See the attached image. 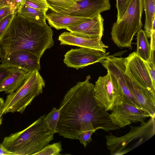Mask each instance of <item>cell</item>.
I'll use <instances>...</instances> for the list:
<instances>
[{"instance_id": "4dcf8cb0", "label": "cell", "mask_w": 155, "mask_h": 155, "mask_svg": "<svg viewBox=\"0 0 155 155\" xmlns=\"http://www.w3.org/2000/svg\"><path fill=\"white\" fill-rule=\"evenodd\" d=\"M13 68H5L0 65V84L11 72Z\"/></svg>"}, {"instance_id": "9c48e42d", "label": "cell", "mask_w": 155, "mask_h": 155, "mask_svg": "<svg viewBox=\"0 0 155 155\" xmlns=\"http://www.w3.org/2000/svg\"><path fill=\"white\" fill-rule=\"evenodd\" d=\"M110 8V0H81L68 8H52L51 10L60 14L91 18Z\"/></svg>"}, {"instance_id": "2e32d148", "label": "cell", "mask_w": 155, "mask_h": 155, "mask_svg": "<svg viewBox=\"0 0 155 155\" xmlns=\"http://www.w3.org/2000/svg\"><path fill=\"white\" fill-rule=\"evenodd\" d=\"M61 45L76 46L87 48L106 52L108 47L104 44L101 39L89 38L75 36L71 32H64L58 37Z\"/></svg>"}, {"instance_id": "603a6c76", "label": "cell", "mask_w": 155, "mask_h": 155, "mask_svg": "<svg viewBox=\"0 0 155 155\" xmlns=\"http://www.w3.org/2000/svg\"><path fill=\"white\" fill-rule=\"evenodd\" d=\"M62 150L61 143L59 142L47 145L34 155H60Z\"/></svg>"}, {"instance_id": "f1b7e54d", "label": "cell", "mask_w": 155, "mask_h": 155, "mask_svg": "<svg viewBox=\"0 0 155 155\" xmlns=\"http://www.w3.org/2000/svg\"><path fill=\"white\" fill-rule=\"evenodd\" d=\"M16 13L11 14L0 20V40L4 31Z\"/></svg>"}, {"instance_id": "83f0119b", "label": "cell", "mask_w": 155, "mask_h": 155, "mask_svg": "<svg viewBox=\"0 0 155 155\" xmlns=\"http://www.w3.org/2000/svg\"><path fill=\"white\" fill-rule=\"evenodd\" d=\"M95 131V130H90L84 131L78 136L76 139L79 140L80 143L84 147H86L87 143L92 141V135Z\"/></svg>"}, {"instance_id": "8992f818", "label": "cell", "mask_w": 155, "mask_h": 155, "mask_svg": "<svg viewBox=\"0 0 155 155\" xmlns=\"http://www.w3.org/2000/svg\"><path fill=\"white\" fill-rule=\"evenodd\" d=\"M126 135L118 137L113 135L105 136L107 149L111 155H122L140 145L155 134V117H150L139 126H130Z\"/></svg>"}, {"instance_id": "d6a6232c", "label": "cell", "mask_w": 155, "mask_h": 155, "mask_svg": "<svg viewBox=\"0 0 155 155\" xmlns=\"http://www.w3.org/2000/svg\"><path fill=\"white\" fill-rule=\"evenodd\" d=\"M23 1V0H15V6L17 10L22 3Z\"/></svg>"}, {"instance_id": "7402d4cb", "label": "cell", "mask_w": 155, "mask_h": 155, "mask_svg": "<svg viewBox=\"0 0 155 155\" xmlns=\"http://www.w3.org/2000/svg\"><path fill=\"white\" fill-rule=\"evenodd\" d=\"M60 116V109L54 107L45 117L44 122L46 125L53 134L57 133L56 127Z\"/></svg>"}, {"instance_id": "7a4b0ae2", "label": "cell", "mask_w": 155, "mask_h": 155, "mask_svg": "<svg viewBox=\"0 0 155 155\" xmlns=\"http://www.w3.org/2000/svg\"><path fill=\"white\" fill-rule=\"evenodd\" d=\"M53 31L47 23L43 26L32 22L17 12L0 40V58L2 61L11 53L29 51L40 58L54 44Z\"/></svg>"}, {"instance_id": "f546056e", "label": "cell", "mask_w": 155, "mask_h": 155, "mask_svg": "<svg viewBox=\"0 0 155 155\" xmlns=\"http://www.w3.org/2000/svg\"><path fill=\"white\" fill-rule=\"evenodd\" d=\"M17 12V11L11 6H7L0 8V20L7 16Z\"/></svg>"}, {"instance_id": "9a60e30c", "label": "cell", "mask_w": 155, "mask_h": 155, "mask_svg": "<svg viewBox=\"0 0 155 155\" xmlns=\"http://www.w3.org/2000/svg\"><path fill=\"white\" fill-rule=\"evenodd\" d=\"M104 19L101 14L77 25L66 29L78 36L101 39L104 31Z\"/></svg>"}, {"instance_id": "ac0fdd59", "label": "cell", "mask_w": 155, "mask_h": 155, "mask_svg": "<svg viewBox=\"0 0 155 155\" xmlns=\"http://www.w3.org/2000/svg\"><path fill=\"white\" fill-rule=\"evenodd\" d=\"M46 18L50 26L58 30L77 25L90 18L53 12L46 14Z\"/></svg>"}, {"instance_id": "ba28073f", "label": "cell", "mask_w": 155, "mask_h": 155, "mask_svg": "<svg viewBox=\"0 0 155 155\" xmlns=\"http://www.w3.org/2000/svg\"><path fill=\"white\" fill-rule=\"evenodd\" d=\"M127 61V57L118 58L109 55L100 63L117 80L122 91L123 102L142 109L128 88L123 76L124 72L126 69Z\"/></svg>"}, {"instance_id": "30bf717a", "label": "cell", "mask_w": 155, "mask_h": 155, "mask_svg": "<svg viewBox=\"0 0 155 155\" xmlns=\"http://www.w3.org/2000/svg\"><path fill=\"white\" fill-rule=\"evenodd\" d=\"M109 52H104L87 48L72 49L64 55V62L68 67L78 70L100 62L106 58L109 55Z\"/></svg>"}, {"instance_id": "ffe728a7", "label": "cell", "mask_w": 155, "mask_h": 155, "mask_svg": "<svg viewBox=\"0 0 155 155\" xmlns=\"http://www.w3.org/2000/svg\"><path fill=\"white\" fill-rule=\"evenodd\" d=\"M143 0L146 15L144 31L147 37L150 38L155 30V0Z\"/></svg>"}, {"instance_id": "d4e9b609", "label": "cell", "mask_w": 155, "mask_h": 155, "mask_svg": "<svg viewBox=\"0 0 155 155\" xmlns=\"http://www.w3.org/2000/svg\"><path fill=\"white\" fill-rule=\"evenodd\" d=\"M22 4L31 8L46 12L50 8L46 0H23Z\"/></svg>"}, {"instance_id": "e575fe53", "label": "cell", "mask_w": 155, "mask_h": 155, "mask_svg": "<svg viewBox=\"0 0 155 155\" xmlns=\"http://www.w3.org/2000/svg\"><path fill=\"white\" fill-rule=\"evenodd\" d=\"M2 116H1V115L0 114V126L2 124Z\"/></svg>"}, {"instance_id": "4fadbf2b", "label": "cell", "mask_w": 155, "mask_h": 155, "mask_svg": "<svg viewBox=\"0 0 155 155\" xmlns=\"http://www.w3.org/2000/svg\"><path fill=\"white\" fill-rule=\"evenodd\" d=\"M40 58L29 51H21L8 55L0 65L5 68L16 67L31 72L36 70L39 71Z\"/></svg>"}, {"instance_id": "7c38bea8", "label": "cell", "mask_w": 155, "mask_h": 155, "mask_svg": "<svg viewBox=\"0 0 155 155\" xmlns=\"http://www.w3.org/2000/svg\"><path fill=\"white\" fill-rule=\"evenodd\" d=\"M126 72L136 82L155 94L153 83L144 61L134 52L127 57Z\"/></svg>"}, {"instance_id": "4316f807", "label": "cell", "mask_w": 155, "mask_h": 155, "mask_svg": "<svg viewBox=\"0 0 155 155\" xmlns=\"http://www.w3.org/2000/svg\"><path fill=\"white\" fill-rule=\"evenodd\" d=\"M154 51L151 50L150 58L147 61H144L153 83L155 86V66L154 64Z\"/></svg>"}, {"instance_id": "d6986e66", "label": "cell", "mask_w": 155, "mask_h": 155, "mask_svg": "<svg viewBox=\"0 0 155 155\" xmlns=\"http://www.w3.org/2000/svg\"><path fill=\"white\" fill-rule=\"evenodd\" d=\"M46 12L31 8L23 4H21L17 11L18 14L22 17L41 26L46 23Z\"/></svg>"}, {"instance_id": "1f68e13d", "label": "cell", "mask_w": 155, "mask_h": 155, "mask_svg": "<svg viewBox=\"0 0 155 155\" xmlns=\"http://www.w3.org/2000/svg\"><path fill=\"white\" fill-rule=\"evenodd\" d=\"M15 155V154L8 151L0 143V155Z\"/></svg>"}, {"instance_id": "44dd1931", "label": "cell", "mask_w": 155, "mask_h": 155, "mask_svg": "<svg viewBox=\"0 0 155 155\" xmlns=\"http://www.w3.org/2000/svg\"><path fill=\"white\" fill-rule=\"evenodd\" d=\"M137 40L136 54L143 61H148L151 56V50L144 30L141 29L137 32Z\"/></svg>"}, {"instance_id": "52a82bcc", "label": "cell", "mask_w": 155, "mask_h": 155, "mask_svg": "<svg viewBox=\"0 0 155 155\" xmlns=\"http://www.w3.org/2000/svg\"><path fill=\"white\" fill-rule=\"evenodd\" d=\"M95 99L107 111L112 110L117 104L123 102L121 89L116 78L107 71V74L100 76L94 87Z\"/></svg>"}, {"instance_id": "484cf974", "label": "cell", "mask_w": 155, "mask_h": 155, "mask_svg": "<svg viewBox=\"0 0 155 155\" xmlns=\"http://www.w3.org/2000/svg\"><path fill=\"white\" fill-rule=\"evenodd\" d=\"M116 7L117 9V20L121 18L129 4L130 0H116Z\"/></svg>"}, {"instance_id": "3957f363", "label": "cell", "mask_w": 155, "mask_h": 155, "mask_svg": "<svg viewBox=\"0 0 155 155\" xmlns=\"http://www.w3.org/2000/svg\"><path fill=\"white\" fill-rule=\"evenodd\" d=\"M45 114L21 131L5 137L2 144L15 155H34L53 139V135L46 125Z\"/></svg>"}, {"instance_id": "5b68a950", "label": "cell", "mask_w": 155, "mask_h": 155, "mask_svg": "<svg viewBox=\"0 0 155 155\" xmlns=\"http://www.w3.org/2000/svg\"><path fill=\"white\" fill-rule=\"evenodd\" d=\"M45 86V82L39 71L31 72L16 91L7 96L1 116L8 112L22 113L34 99L42 93Z\"/></svg>"}, {"instance_id": "836d02e7", "label": "cell", "mask_w": 155, "mask_h": 155, "mask_svg": "<svg viewBox=\"0 0 155 155\" xmlns=\"http://www.w3.org/2000/svg\"><path fill=\"white\" fill-rule=\"evenodd\" d=\"M4 103V101L2 98L0 97V114Z\"/></svg>"}, {"instance_id": "6da1fadb", "label": "cell", "mask_w": 155, "mask_h": 155, "mask_svg": "<svg viewBox=\"0 0 155 155\" xmlns=\"http://www.w3.org/2000/svg\"><path fill=\"white\" fill-rule=\"evenodd\" d=\"M90 79L88 75L71 88L60 103L56 131L64 138L75 139L87 130L109 131L121 128L112 122L109 114L95 99L94 85Z\"/></svg>"}, {"instance_id": "e0dca14e", "label": "cell", "mask_w": 155, "mask_h": 155, "mask_svg": "<svg viewBox=\"0 0 155 155\" xmlns=\"http://www.w3.org/2000/svg\"><path fill=\"white\" fill-rule=\"evenodd\" d=\"M31 73L13 67L11 72L0 84V92L5 91V93L9 94L15 92Z\"/></svg>"}, {"instance_id": "8fae6325", "label": "cell", "mask_w": 155, "mask_h": 155, "mask_svg": "<svg viewBox=\"0 0 155 155\" xmlns=\"http://www.w3.org/2000/svg\"><path fill=\"white\" fill-rule=\"evenodd\" d=\"M109 114L112 122L124 127L132 123L140 122L141 125L145 123V120L150 115L142 109L124 102L116 105Z\"/></svg>"}, {"instance_id": "277c9868", "label": "cell", "mask_w": 155, "mask_h": 155, "mask_svg": "<svg viewBox=\"0 0 155 155\" xmlns=\"http://www.w3.org/2000/svg\"><path fill=\"white\" fill-rule=\"evenodd\" d=\"M143 8V0H130L121 19L113 24L111 39L118 47L132 49L134 36L142 29Z\"/></svg>"}, {"instance_id": "5bb4252c", "label": "cell", "mask_w": 155, "mask_h": 155, "mask_svg": "<svg viewBox=\"0 0 155 155\" xmlns=\"http://www.w3.org/2000/svg\"><path fill=\"white\" fill-rule=\"evenodd\" d=\"M126 70L123 76L128 88L142 109L150 117H155V94L136 82L126 72Z\"/></svg>"}, {"instance_id": "cb8c5ba5", "label": "cell", "mask_w": 155, "mask_h": 155, "mask_svg": "<svg viewBox=\"0 0 155 155\" xmlns=\"http://www.w3.org/2000/svg\"><path fill=\"white\" fill-rule=\"evenodd\" d=\"M50 6L49 8H68L73 6L77 1L81 0H46Z\"/></svg>"}]
</instances>
